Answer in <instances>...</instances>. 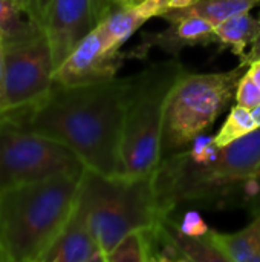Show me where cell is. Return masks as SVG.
<instances>
[{"mask_svg":"<svg viewBox=\"0 0 260 262\" xmlns=\"http://www.w3.org/2000/svg\"><path fill=\"white\" fill-rule=\"evenodd\" d=\"M127 78L83 86L54 84L37 104L5 112L31 130L72 149L86 169L121 177Z\"/></svg>","mask_w":260,"mask_h":262,"instance_id":"6da1fadb","label":"cell"},{"mask_svg":"<svg viewBox=\"0 0 260 262\" xmlns=\"http://www.w3.org/2000/svg\"><path fill=\"white\" fill-rule=\"evenodd\" d=\"M80 180L57 175L0 195V252L5 262H41L70 220Z\"/></svg>","mask_w":260,"mask_h":262,"instance_id":"7a4b0ae2","label":"cell"},{"mask_svg":"<svg viewBox=\"0 0 260 262\" xmlns=\"http://www.w3.org/2000/svg\"><path fill=\"white\" fill-rule=\"evenodd\" d=\"M260 167V127L221 147L207 164L192 161L185 150L164 157L153 173L158 201L167 215L179 204L216 203L222 207L228 196Z\"/></svg>","mask_w":260,"mask_h":262,"instance_id":"3957f363","label":"cell"},{"mask_svg":"<svg viewBox=\"0 0 260 262\" xmlns=\"http://www.w3.org/2000/svg\"><path fill=\"white\" fill-rule=\"evenodd\" d=\"M187 69L178 57L129 77L121 140V177L152 178L161 161V134L167 97Z\"/></svg>","mask_w":260,"mask_h":262,"instance_id":"277c9868","label":"cell"},{"mask_svg":"<svg viewBox=\"0 0 260 262\" xmlns=\"http://www.w3.org/2000/svg\"><path fill=\"white\" fill-rule=\"evenodd\" d=\"M77 207L104 255L127 233L153 227L172 216L162 210L152 178H112L90 169L80 180Z\"/></svg>","mask_w":260,"mask_h":262,"instance_id":"5b68a950","label":"cell"},{"mask_svg":"<svg viewBox=\"0 0 260 262\" xmlns=\"http://www.w3.org/2000/svg\"><path fill=\"white\" fill-rule=\"evenodd\" d=\"M248 64L227 72L192 74L185 71L173 84L164 111L161 160L187 150L193 140L208 132L236 97L239 80Z\"/></svg>","mask_w":260,"mask_h":262,"instance_id":"8992f818","label":"cell"},{"mask_svg":"<svg viewBox=\"0 0 260 262\" xmlns=\"http://www.w3.org/2000/svg\"><path fill=\"white\" fill-rule=\"evenodd\" d=\"M80 157L66 144L37 134L8 114H0V190L57 175L81 178Z\"/></svg>","mask_w":260,"mask_h":262,"instance_id":"52a82bcc","label":"cell"},{"mask_svg":"<svg viewBox=\"0 0 260 262\" xmlns=\"http://www.w3.org/2000/svg\"><path fill=\"white\" fill-rule=\"evenodd\" d=\"M5 107L25 109L41 101L54 86V58L43 26L5 41Z\"/></svg>","mask_w":260,"mask_h":262,"instance_id":"ba28073f","label":"cell"},{"mask_svg":"<svg viewBox=\"0 0 260 262\" xmlns=\"http://www.w3.org/2000/svg\"><path fill=\"white\" fill-rule=\"evenodd\" d=\"M127 57L123 52L107 54L95 26L55 69L54 84L83 86L113 80Z\"/></svg>","mask_w":260,"mask_h":262,"instance_id":"9c48e42d","label":"cell"},{"mask_svg":"<svg viewBox=\"0 0 260 262\" xmlns=\"http://www.w3.org/2000/svg\"><path fill=\"white\" fill-rule=\"evenodd\" d=\"M92 0H52L43 20L55 69L97 26Z\"/></svg>","mask_w":260,"mask_h":262,"instance_id":"30bf717a","label":"cell"},{"mask_svg":"<svg viewBox=\"0 0 260 262\" xmlns=\"http://www.w3.org/2000/svg\"><path fill=\"white\" fill-rule=\"evenodd\" d=\"M218 43L216 26L201 17H184L169 21V28L161 32H144L141 45L132 54L133 58H146L149 49L159 48L166 54L179 57L184 48L210 46Z\"/></svg>","mask_w":260,"mask_h":262,"instance_id":"8fae6325","label":"cell"},{"mask_svg":"<svg viewBox=\"0 0 260 262\" xmlns=\"http://www.w3.org/2000/svg\"><path fill=\"white\" fill-rule=\"evenodd\" d=\"M169 11L164 0H143L136 5L115 9L97 25L107 54H120L121 46L150 18Z\"/></svg>","mask_w":260,"mask_h":262,"instance_id":"7c38bea8","label":"cell"},{"mask_svg":"<svg viewBox=\"0 0 260 262\" xmlns=\"http://www.w3.org/2000/svg\"><path fill=\"white\" fill-rule=\"evenodd\" d=\"M41 262H106L104 252L77 206Z\"/></svg>","mask_w":260,"mask_h":262,"instance_id":"4fadbf2b","label":"cell"},{"mask_svg":"<svg viewBox=\"0 0 260 262\" xmlns=\"http://www.w3.org/2000/svg\"><path fill=\"white\" fill-rule=\"evenodd\" d=\"M208 238L228 262H260V213L239 232H208Z\"/></svg>","mask_w":260,"mask_h":262,"instance_id":"5bb4252c","label":"cell"},{"mask_svg":"<svg viewBox=\"0 0 260 262\" xmlns=\"http://www.w3.org/2000/svg\"><path fill=\"white\" fill-rule=\"evenodd\" d=\"M259 31L260 17H253L250 11L239 12L216 25V45L219 51H230L242 61L247 55V48L251 46Z\"/></svg>","mask_w":260,"mask_h":262,"instance_id":"9a60e30c","label":"cell"},{"mask_svg":"<svg viewBox=\"0 0 260 262\" xmlns=\"http://www.w3.org/2000/svg\"><path fill=\"white\" fill-rule=\"evenodd\" d=\"M259 3L260 0H193L185 8L167 11L161 18L173 21L184 17H201L216 26L239 12L251 11Z\"/></svg>","mask_w":260,"mask_h":262,"instance_id":"2e32d148","label":"cell"},{"mask_svg":"<svg viewBox=\"0 0 260 262\" xmlns=\"http://www.w3.org/2000/svg\"><path fill=\"white\" fill-rule=\"evenodd\" d=\"M164 229L179 253L182 255L184 262H228L227 258L216 249V246L205 236H188L184 235L179 229V224L172 220V216L164 218Z\"/></svg>","mask_w":260,"mask_h":262,"instance_id":"e0dca14e","label":"cell"},{"mask_svg":"<svg viewBox=\"0 0 260 262\" xmlns=\"http://www.w3.org/2000/svg\"><path fill=\"white\" fill-rule=\"evenodd\" d=\"M153 227L127 233L106 255V262H153Z\"/></svg>","mask_w":260,"mask_h":262,"instance_id":"ac0fdd59","label":"cell"},{"mask_svg":"<svg viewBox=\"0 0 260 262\" xmlns=\"http://www.w3.org/2000/svg\"><path fill=\"white\" fill-rule=\"evenodd\" d=\"M257 127L259 126L253 117V111L241 104H236L234 107H231L225 123L215 135V141L219 147H224L236 140L244 138L245 135L251 134Z\"/></svg>","mask_w":260,"mask_h":262,"instance_id":"d6986e66","label":"cell"},{"mask_svg":"<svg viewBox=\"0 0 260 262\" xmlns=\"http://www.w3.org/2000/svg\"><path fill=\"white\" fill-rule=\"evenodd\" d=\"M41 26L38 21L29 18L14 0H0V41H9L23 37Z\"/></svg>","mask_w":260,"mask_h":262,"instance_id":"ffe728a7","label":"cell"},{"mask_svg":"<svg viewBox=\"0 0 260 262\" xmlns=\"http://www.w3.org/2000/svg\"><path fill=\"white\" fill-rule=\"evenodd\" d=\"M225 204L247 209L253 216L260 213V167L253 177L245 180L225 201Z\"/></svg>","mask_w":260,"mask_h":262,"instance_id":"44dd1931","label":"cell"},{"mask_svg":"<svg viewBox=\"0 0 260 262\" xmlns=\"http://www.w3.org/2000/svg\"><path fill=\"white\" fill-rule=\"evenodd\" d=\"M234 98H236L238 104H241L244 107H248L251 111L260 104V86L247 72L239 80Z\"/></svg>","mask_w":260,"mask_h":262,"instance_id":"7402d4cb","label":"cell"},{"mask_svg":"<svg viewBox=\"0 0 260 262\" xmlns=\"http://www.w3.org/2000/svg\"><path fill=\"white\" fill-rule=\"evenodd\" d=\"M179 229L184 235L188 236H205L210 232L207 223L204 221V218L198 210L187 212L179 223Z\"/></svg>","mask_w":260,"mask_h":262,"instance_id":"603a6c76","label":"cell"},{"mask_svg":"<svg viewBox=\"0 0 260 262\" xmlns=\"http://www.w3.org/2000/svg\"><path fill=\"white\" fill-rule=\"evenodd\" d=\"M259 58H260V31L257 32V35H256L254 41L251 43L250 49L247 51L245 58H244L241 63H245V64H248V66H250L253 61H256V60H259Z\"/></svg>","mask_w":260,"mask_h":262,"instance_id":"cb8c5ba5","label":"cell"},{"mask_svg":"<svg viewBox=\"0 0 260 262\" xmlns=\"http://www.w3.org/2000/svg\"><path fill=\"white\" fill-rule=\"evenodd\" d=\"M92 3H93V14H95L97 23H100L101 20H104L112 12L107 0H92Z\"/></svg>","mask_w":260,"mask_h":262,"instance_id":"d4e9b609","label":"cell"},{"mask_svg":"<svg viewBox=\"0 0 260 262\" xmlns=\"http://www.w3.org/2000/svg\"><path fill=\"white\" fill-rule=\"evenodd\" d=\"M51 2L52 0H34V18L41 26H43V20H44V15L49 9Z\"/></svg>","mask_w":260,"mask_h":262,"instance_id":"484cf974","label":"cell"},{"mask_svg":"<svg viewBox=\"0 0 260 262\" xmlns=\"http://www.w3.org/2000/svg\"><path fill=\"white\" fill-rule=\"evenodd\" d=\"M5 107V55H3V45L0 41V114Z\"/></svg>","mask_w":260,"mask_h":262,"instance_id":"4316f807","label":"cell"},{"mask_svg":"<svg viewBox=\"0 0 260 262\" xmlns=\"http://www.w3.org/2000/svg\"><path fill=\"white\" fill-rule=\"evenodd\" d=\"M14 3L29 17V18H32V20H35L34 18V0H14Z\"/></svg>","mask_w":260,"mask_h":262,"instance_id":"83f0119b","label":"cell"},{"mask_svg":"<svg viewBox=\"0 0 260 262\" xmlns=\"http://www.w3.org/2000/svg\"><path fill=\"white\" fill-rule=\"evenodd\" d=\"M109 2V6H110V11L113 12L115 9H120V8H126V6H132V5H136L143 0H107Z\"/></svg>","mask_w":260,"mask_h":262,"instance_id":"f1b7e54d","label":"cell"},{"mask_svg":"<svg viewBox=\"0 0 260 262\" xmlns=\"http://www.w3.org/2000/svg\"><path fill=\"white\" fill-rule=\"evenodd\" d=\"M247 74L257 83L260 86V58L259 60H256V61H253L250 66H248V69H247Z\"/></svg>","mask_w":260,"mask_h":262,"instance_id":"f546056e","label":"cell"},{"mask_svg":"<svg viewBox=\"0 0 260 262\" xmlns=\"http://www.w3.org/2000/svg\"><path fill=\"white\" fill-rule=\"evenodd\" d=\"M164 2H166L167 8H169V11H170V9L185 8V6H188L193 0H164Z\"/></svg>","mask_w":260,"mask_h":262,"instance_id":"4dcf8cb0","label":"cell"},{"mask_svg":"<svg viewBox=\"0 0 260 262\" xmlns=\"http://www.w3.org/2000/svg\"><path fill=\"white\" fill-rule=\"evenodd\" d=\"M253 117H254V120H256L257 126L260 127V104L257 106V107H254V109H253Z\"/></svg>","mask_w":260,"mask_h":262,"instance_id":"1f68e13d","label":"cell"},{"mask_svg":"<svg viewBox=\"0 0 260 262\" xmlns=\"http://www.w3.org/2000/svg\"><path fill=\"white\" fill-rule=\"evenodd\" d=\"M0 262H5V259H3V255H2V252H0Z\"/></svg>","mask_w":260,"mask_h":262,"instance_id":"d6a6232c","label":"cell"},{"mask_svg":"<svg viewBox=\"0 0 260 262\" xmlns=\"http://www.w3.org/2000/svg\"><path fill=\"white\" fill-rule=\"evenodd\" d=\"M0 195H2V190H0Z\"/></svg>","mask_w":260,"mask_h":262,"instance_id":"836d02e7","label":"cell"},{"mask_svg":"<svg viewBox=\"0 0 260 262\" xmlns=\"http://www.w3.org/2000/svg\"><path fill=\"white\" fill-rule=\"evenodd\" d=\"M259 17H260V14H259Z\"/></svg>","mask_w":260,"mask_h":262,"instance_id":"e575fe53","label":"cell"}]
</instances>
